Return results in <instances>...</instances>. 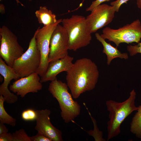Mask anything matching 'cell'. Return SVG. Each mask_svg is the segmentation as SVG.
<instances>
[{
    "instance_id": "cell-1",
    "label": "cell",
    "mask_w": 141,
    "mask_h": 141,
    "mask_svg": "<svg viewBox=\"0 0 141 141\" xmlns=\"http://www.w3.org/2000/svg\"><path fill=\"white\" fill-rule=\"evenodd\" d=\"M99 77L96 64L90 59L77 60L67 72L66 80L73 98H78L82 93L93 89Z\"/></svg>"
},
{
    "instance_id": "cell-2",
    "label": "cell",
    "mask_w": 141,
    "mask_h": 141,
    "mask_svg": "<svg viewBox=\"0 0 141 141\" xmlns=\"http://www.w3.org/2000/svg\"><path fill=\"white\" fill-rule=\"evenodd\" d=\"M136 96V92L133 89L128 98L124 102H118L112 100L106 101L109 119L107 122V141L120 133V126L122 122L133 111L138 110V107L135 104Z\"/></svg>"
},
{
    "instance_id": "cell-3",
    "label": "cell",
    "mask_w": 141,
    "mask_h": 141,
    "mask_svg": "<svg viewBox=\"0 0 141 141\" xmlns=\"http://www.w3.org/2000/svg\"><path fill=\"white\" fill-rule=\"evenodd\" d=\"M67 84L56 78L51 81L48 90L58 102L61 110V116L65 123L73 121L80 113V106L74 101L68 91Z\"/></svg>"
},
{
    "instance_id": "cell-4",
    "label": "cell",
    "mask_w": 141,
    "mask_h": 141,
    "mask_svg": "<svg viewBox=\"0 0 141 141\" xmlns=\"http://www.w3.org/2000/svg\"><path fill=\"white\" fill-rule=\"evenodd\" d=\"M61 22L68 36L69 50L76 51L90 44L91 34L87 28L86 17L73 15L70 18L62 19Z\"/></svg>"
},
{
    "instance_id": "cell-5",
    "label": "cell",
    "mask_w": 141,
    "mask_h": 141,
    "mask_svg": "<svg viewBox=\"0 0 141 141\" xmlns=\"http://www.w3.org/2000/svg\"><path fill=\"white\" fill-rule=\"evenodd\" d=\"M35 32L27 50L16 60L12 68L20 78L36 72L40 63L41 56L36 42Z\"/></svg>"
},
{
    "instance_id": "cell-6",
    "label": "cell",
    "mask_w": 141,
    "mask_h": 141,
    "mask_svg": "<svg viewBox=\"0 0 141 141\" xmlns=\"http://www.w3.org/2000/svg\"><path fill=\"white\" fill-rule=\"evenodd\" d=\"M102 33V37L113 42L117 47L122 43H138L141 38V22L138 19L117 29L107 27L103 29Z\"/></svg>"
},
{
    "instance_id": "cell-7",
    "label": "cell",
    "mask_w": 141,
    "mask_h": 141,
    "mask_svg": "<svg viewBox=\"0 0 141 141\" xmlns=\"http://www.w3.org/2000/svg\"><path fill=\"white\" fill-rule=\"evenodd\" d=\"M0 57L6 63L12 67L15 61L24 53L19 44L17 36L5 26L0 28Z\"/></svg>"
},
{
    "instance_id": "cell-8",
    "label": "cell",
    "mask_w": 141,
    "mask_h": 141,
    "mask_svg": "<svg viewBox=\"0 0 141 141\" xmlns=\"http://www.w3.org/2000/svg\"><path fill=\"white\" fill-rule=\"evenodd\" d=\"M62 20L58 19L56 23L44 26L41 28L39 27L36 31V44L41 56L40 64L36 73L41 77L45 73L49 63L48 56L51 36L57 25L61 22Z\"/></svg>"
},
{
    "instance_id": "cell-9",
    "label": "cell",
    "mask_w": 141,
    "mask_h": 141,
    "mask_svg": "<svg viewBox=\"0 0 141 141\" xmlns=\"http://www.w3.org/2000/svg\"><path fill=\"white\" fill-rule=\"evenodd\" d=\"M91 11L86 19L87 28L91 34L110 23L114 17L116 10L114 6L103 4Z\"/></svg>"
},
{
    "instance_id": "cell-10",
    "label": "cell",
    "mask_w": 141,
    "mask_h": 141,
    "mask_svg": "<svg viewBox=\"0 0 141 141\" xmlns=\"http://www.w3.org/2000/svg\"><path fill=\"white\" fill-rule=\"evenodd\" d=\"M60 24L56 26L50 38L49 62L63 58L68 55V36L65 29Z\"/></svg>"
},
{
    "instance_id": "cell-11",
    "label": "cell",
    "mask_w": 141,
    "mask_h": 141,
    "mask_svg": "<svg viewBox=\"0 0 141 141\" xmlns=\"http://www.w3.org/2000/svg\"><path fill=\"white\" fill-rule=\"evenodd\" d=\"M37 116L35 129L50 139L52 141H62V134L51 123L49 116L50 110L47 109L36 110Z\"/></svg>"
},
{
    "instance_id": "cell-12",
    "label": "cell",
    "mask_w": 141,
    "mask_h": 141,
    "mask_svg": "<svg viewBox=\"0 0 141 141\" xmlns=\"http://www.w3.org/2000/svg\"><path fill=\"white\" fill-rule=\"evenodd\" d=\"M40 78L36 72L20 78L13 82L9 87L10 90L16 95L24 97L28 93H37L41 90L42 85Z\"/></svg>"
},
{
    "instance_id": "cell-13",
    "label": "cell",
    "mask_w": 141,
    "mask_h": 141,
    "mask_svg": "<svg viewBox=\"0 0 141 141\" xmlns=\"http://www.w3.org/2000/svg\"><path fill=\"white\" fill-rule=\"evenodd\" d=\"M0 74L4 78V81L0 86V96L4 98L5 102L8 103L16 102L18 100V96L11 92L8 87L12 79L16 80L20 78L13 68L8 65L3 59L0 58Z\"/></svg>"
},
{
    "instance_id": "cell-14",
    "label": "cell",
    "mask_w": 141,
    "mask_h": 141,
    "mask_svg": "<svg viewBox=\"0 0 141 141\" xmlns=\"http://www.w3.org/2000/svg\"><path fill=\"white\" fill-rule=\"evenodd\" d=\"M73 57L68 55L65 57L49 62L46 71L41 77L40 82H46L55 80L56 76L62 72H68L73 63Z\"/></svg>"
},
{
    "instance_id": "cell-15",
    "label": "cell",
    "mask_w": 141,
    "mask_h": 141,
    "mask_svg": "<svg viewBox=\"0 0 141 141\" xmlns=\"http://www.w3.org/2000/svg\"><path fill=\"white\" fill-rule=\"evenodd\" d=\"M95 36L96 39L101 43L103 46L102 52L107 56V63L108 65H109L112 60L115 58H119L125 59L128 58V56L127 53H121L118 50L117 47H114L110 43H107L105 39L98 33H96Z\"/></svg>"
},
{
    "instance_id": "cell-16",
    "label": "cell",
    "mask_w": 141,
    "mask_h": 141,
    "mask_svg": "<svg viewBox=\"0 0 141 141\" xmlns=\"http://www.w3.org/2000/svg\"><path fill=\"white\" fill-rule=\"evenodd\" d=\"M35 14L39 24L46 26L56 23L57 21L56 15L45 6H40L36 11Z\"/></svg>"
},
{
    "instance_id": "cell-17",
    "label": "cell",
    "mask_w": 141,
    "mask_h": 141,
    "mask_svg": "<svg viewBox=\"0 0 141 141\" xmlns=\"http://www.w3.org/2000/svg\"><path fill=\"white\" fill-rule=\"evenodd\" d=\"M137 111L135 114L130 124V131L136 137L141 138V105L138 107Z\"/></svg>"
},
{
    "instance_id": "cell-18",
    "label": "cell",
    "mask_w": 141,
    "mask_h": 141,
    "mask_svg": "<svg viewBox=\"0 0 141 141\" xmlns=\"http://www.w3.org/2000/svg\"><path fill=\"white\" fill-rule=\"evenodd\" d=\"M5 101V99L3 96L0 95V122L14 127L16 125V120L8 114L5 110L4 106V103Z\"/></svg>"
},
{
    "instance_id": "cell-19",
    "label": "cell",
    "mask_w": 141,
    "mask_h": 141,
    "mask_svg": "<svg viewBox=\"0 0 141 141\" xmlns=\"http://www.w3.org/2000/svg\"><path fill=\"white\" fill-rule=\"evenodd\" d=\"M94 126L93 130H90L87 131V133L90 136H92L95 139V141H105L102 138V133L100 131L97 127L96 120L91 115L88 111Z\"/></svg>"
},
{
    "instance_id": "cell-20",
    "label": "cell",
    "mask_w": 141,
    "mask_h": 141,
    "mask_svg": "<svg viewBox=\"0 0 141 141\" xmlns=\"http://www.w3.org/2000/svg\"><path fill=\"white\" fill-rule=\"evenodd\" d=\"M13 141H31L29 137L23 129L16 130L12 133Z\"/></svg>"
},
{
    "instance_id": "cell-21",
    "label": "cell",
    "mask_w": 141,
    "mask_h": 141,
    "mask_svg": "<svg viewBox=\"0 0 141 141\" xmlns=\"http://www.w3.org/2000/svg\"><path fill=\"white\" fill-rule=\"evenodd\" d=\"M21 116L22 119L25 121H32L36 120L37 114L36 110L28 109L22 112Z\"/></svg>"
},
{
    "instance_id": "cell-22",
    "label": "cell",
    "mask_w": 141,
    "mask_h": 141,
    "mask_svg": "<svg viewBox=\"0 0 141 141\" xmlns=\"http://www.w3.org/2000/svg\"><path fill=\"white\" fill-rule=\"evenodd\" d=\"M127 50L131 56H133L138 53L141 54V43L134 45H128L127 47Z\"/></svg>"
},
{
    "instance_id": "cell-23",
    "label": "cell",
    "mask_w": 141,
    "mask_h": 141,
    "mask_svg": "<svg viewBox=\"0 0 141 141\" xmlns=\"http://www.w3.org/2000/svg\"><path fill=\"white\" fill-rule=\"evenodd\" d=\"M30 137L31 141H52L43 134L38 132L36 135Z\"/></svg>"
},
{
    "instance_id": "cell-24",
    "label": "cell",
    "mask_w": 141,
    "mask_h": 141,
    "mask_svg": "<svg viewBox=\"0 0 141 141\" xmlns=\"http://www.w3.org/2000/svg\"><path fill=\"white\" fill-rule=\"evenodd\" d=\"M129 0H116L111 2V5L114 7L116 12H118L121 6L125 3H127Z\"/></svg>"
},
{
    "instance_id": "cell-25",
    "label": "cell",
    "mask_w": 141,
    "mask_h": 141,
    "mask_svg": "<svg viewBox=\"0 0 141 141\" xmlns=\"http://www.w3.org/2000/svg\"><path fill=\"white\" fill-rule=\"evenodd\" d=\"M110 0H96L92 2L90 6L86 9L87 11H91L94 8L105 2L109 1Z\"/></svg>"
},
{
    "instance_id": "cell-26",
    "label": "cell",
    "mask_w": 141,
    "mask_h": 141,
    "mask_svg": "<svg viewBox=\"0 0 141 141\" xmlns=\"http://www.w3.org/2000/svg\"><path fill=\"white\" fill-rule=\"evenodd\" d=\"M12 134L10 133L0 135V141H13Z\"/></svg>"
},
{
    "instance_id": "cell-27",
    "label": "cell",
    "mask_w": 141,
    "mask_h": 141,
    "mask_svg": "<svg viewBox=\"0 0 141 141\" xmlns=\"http://www.w3.org/2000/svg\"><path fill=\"white\" fill-rule=\"evenodd\" d=\"M4 124L0 122V135L6 133L8 132V130Z\"/></svg>"
},
{
    "instance_id": "cell-28",
    "label": "cell",
    "mask_w": 141,
    "mask_h": 141,
    "mask_svg": "<svg viewBox=\"0 0 141 141\" xmlns=\"http://www.w3.org/2000/svg\"><path fill=\"white\" fill-rule=\"evenodd\" d=\"M0 13L1 14H4L5 13V7L3 4L2 3L0 4Z\"/></svg>"
},
{
    "instance_id": "cell-29",
    "label": "cell",
    "mask_w": 141,
    "mask_h": 141,
    "mask_svg": "<svg viewBox=\"0 0 141 141\" xmlns=\"http://www.w3.org/2000/svg\"><path fill=\"white\" fill-rule=\"evenodd\" d=\"M138 7L141 10V0H136Z\"/></svg>"
},
{
    "instance_id": "cell-30",
    "label": "cell",
    "mask_w": 141,
    "mask_h": 141,
    "mask_svg": "<svg viewBox=\"0 0 141 141\" xmlns=\"http://www.w3.org/2000/svg\"><path fill=\"white\" fill-rule=\"evenodd\" d=\"M2 0H0V1H1ZM16 2V3H17V5H19V4H20L21 5V6H24V5L22 3H21L19 1V0H15Z\"/></svg>"
},
{
    "instance_id": "cell-31",
    "label": "cell",
    "mask_w": 141,
    "mask_h": 141,
    "mask_svg": "<svg viewBox=\"0 0 141 141\" xmlns=\"http://www.w3.org/2000/svg\"><path fill=\"white\" fill-rule=\"evenodd\" d=\"M29 1L31 2L32 1V0H28Z\"/></svg>"
}]
</instances>
